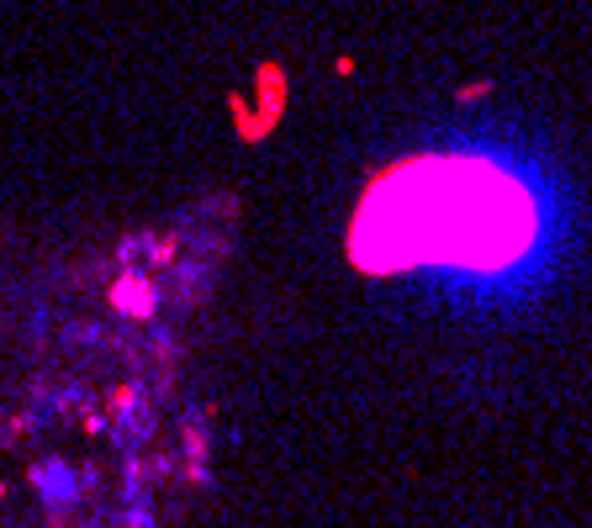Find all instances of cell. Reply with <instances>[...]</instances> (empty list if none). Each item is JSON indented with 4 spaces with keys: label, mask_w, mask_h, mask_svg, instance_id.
Listing matches in <instances>:
<instances>
[{
    "label": "cell",
    "mask_w": 592,
    "mask_h": 528,
    "mask_svg": "<svg viewBox=\"0 0 592 528\" xmlns=\"http://www.w3.org/2000/svg\"><path fill=\"white\" fill-rule=\"evenodd\" d=\"M534 228L529 201L513 180L492 169H407L386 185V201L370 196L355 228V254L370 243H418L413 259H471L503 264L524 249ZM376 264V259H370Z\"/></svg>",
    "instance_id": "6da1fadb"
},
{
    "label": "cell",
    "mask_w": 592,
    "mask_h": 528,
    "mask_svg": "<svg viewBox=\"0 0 592 528\" xmlns=\"http://www.w3.org/2000/svg\"><path fill=\"white\" fill-rule=\"evenodd\" d=\"M59 528H101V523H64V518H59Z\"/></svg>",
    "instance_id": "5b68a950"
},
{
    "label": "cell",
    "mask_w": 592,
    "mask_h": 528,
    "mask_svg": "<svg viewBox=\"0 0 592 528\" xmlns=\"http://www.w3.org/2000/svg\"><path fill=\"white\" fill-rule=\"evenodd\" d=\"M27 481H32V492L43 497V507H48V518H53V523H59V518L69 513V507H80V502L101 486L96 465H69V460H59V455L32 460Z\"/></svg>",
    "instance_id": "7a4b0ae2"
},
{
    "label": "cell",
    "mask_w": 592,
    "mask_h": 528,
    "mask_svg": "<svg viewBox=\"0 0 592 528\" xmlns=\"http://www.w3.org/2000/svg\"><path fill=\"white\" fill-rule=\"evenodd\" d=\"M159 428V412H154V396H148L138 381H127L111 391V412H106V439L117 455H138L148 444V433Z\"/></svg>",
    "instance_id": "3957f363"
},
{
    "label": "cell",
    "mask_w": 592,
    "mask_h": 528,
    "mask_svg": "<svg viewBox=\"0 0 592 528\" xmlns=\"http://www.w3.org/2000/svg\"><path fill=\"white\" fill-rule=\"evenodd\" d=\"M111 307H117L122 317H154L159 312V291H154V280H148L143 270L133 275H117V286H111Z\"/></svg>",
    "instance_id": "277c9868"
}]
</instances>
